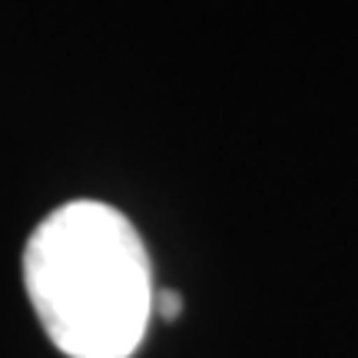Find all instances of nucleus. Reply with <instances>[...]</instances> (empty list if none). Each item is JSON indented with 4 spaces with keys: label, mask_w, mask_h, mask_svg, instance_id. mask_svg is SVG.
<instances>
[{
    "label": "nucleus",
    "mask_w": 358,
    "mask_h": 358,
    "mask_svg": "<svg viewBox=\"0 0 358 358\" xmlns=\"http://www.w3.org/2000/svg\"><path fill=\"white\" fill-rule=\"evenodd\" d=\"M24 285L47 338L70 358H129L153 319L146 245L96 199L64 203L34 229Z\"/></svg>",
    "instance_id": "obj_1"
},
{
    "label": "nucleus",
    "mask_w": 358,
    "mask_h": 358,
    "mask_svg": "<svg viewBox=\"0 0 358 358\" xmlns=\"http://www.w3.org/2000/svg\"><path fill=\"white\" fill-rule=\"evenodd\" d=\"M153 312L163 322L179 319V312H182V295L173 292V289H159V292H153Z\"/></svg>",
    "instance_id": "obj_2"
}]
</instances>
